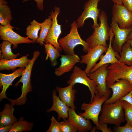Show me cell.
<instances>
[{"instance_id": "cell-5", "label": "cell", "mask_w": 132, "mask_h": 132, "mask_svg": "<svg viewBox=\"0 0 132 132\" xmlns=\"http://www.w3.org/2000/svg\"><path fill=\"white\" fill-rule=\"evenodd\" d=\"M108 99L98 93L96 94L91 103L88 104L84 103L81 104V109L85 112L79 113L78 114L86 119L91 120L98 130L99 126V116L102 110V106Z\"/></svg>"}, {"instance_id": "cell-20", "label": "cell", "mask_w": 132, "mask_h": 132, "mask_svg": "<svg viewBox=\"0 0 132 132\" xmlns=\"http://www.w3.org/2000/svg\"><path fill=\"white\" fill-rule=\"evenodd\" d=\"M74 86L70 84L65 87H56L55 90L59 94L60 99L69 107L75 110L76 107L74 104L76 99V89L73 88Z\"/></svg>"}, {"instance_id": "cell-14", "label": "cell", "mask_w": 132, "mask_h": 132, "mask_svg": "<svg viewBox=\"0 0 132 132\" xmlns=\"http://www.w3.org/2000/svg\"><path fill=\"white\" fill-rule=\"evenodd\" d=\"M108 47L98 45L90 48L86 54L81 56V59L80 62L81 64L84 63L87 65L84 70L87 75L90 73L101 55L107 50Z\"/></svg>"}, {"instance_id": "cell-13", "label": "cell", "mask_w": 132, "mask_h": 132, "mask_svg": "<svg viewBox=\"0 0 132 132\" xmlns=\"http://www.w3.org/2000/svg\"><path fill=\"white\" fill-rule=\"evenodd\" d=\"M112 17L121 29H127L132 25V12L123 4L114 3L112 9Z\"/></svg>"}, {"instance_id": "cell-15", "label": "cell", "mask_w": 132, "mask_h": 132, "mask_svg": "<svg viewBox=\"0 0 132 132\" xmlns=\"http://www.w3.org/2000/svg\"><path fill=\"white\" fill-rule=\"evenodd\" d=\"M112 91L111 97L108 99L104 103H114L132 91V83L129 81L120 79L110 87Z\"/></svg>"}, {"instance_id": "cell-30", "label": "cell", "mask_w": 132, "mask_h": 132, "mask_svg": "<svg viewBox=\"0 0 132 132\" xmlns=\"http://www.w3.org/2000/svg\"><path fill=\"white\" fill-rule=\"evenodd\" d=\"M12 44L7 41H3L0 44V58L10 59L16 58L19 53L14 54L11 48Z\"/></svg>"}, {"instance_id": "cell-38", "label": "cell", "mask_w": 132, "mask_h": 132, "mask_svg": "<svg viewBox=\"0 0 132 132\" xmlns=\"http://www.w3.org/2000/svg\"><path fill=\"white\" fill-rule=\"evenodd\" d=\"M123 4L132 12V0H122Z\"/></svg>"}, {"instance_id": "cell-23", "label": "cell", "mask_w": 132, "mask_h": 132, "mask_svg": "<svg viewBox=\"0 0 132 132\" xmlns=\"http://www.w3.org/2000/svg\"><path fill=\"white\" fill-rule=\"evenodd\" d=\"M13 106L9 103L5 104L3 109L0 112V127L13 124L17 121L13 114L15 110Z\"/></svg>"}, {"instance_id": "cell-31", "label": "cell", "mask_w": 132, "mask_h": 132, "mask_svg": "<svg viewBox=\"0 0 132 132\" xmlns=\"http://www.w3.org/2000/svg\"><path fill=\"white\" fill-rule=\"evenodd\" d=\"M125 120L127 124L132 126V105L127 102L124 101L123 105Z\"/></svg>"}, {"instance_id": "cell-40", "label": "cell", "mask_w": 132, "mask_h": 132, "mask_svg": "<svg viewBox=\"0 0 132 132\" xmlns=\"http://www.w3.org/2000/svg\"><path fill=\"white\" fill-rule=\"evenodd\" d=\"M114 4H123L122 0H111Z\"/></svg>"}, {"instance_id": "cell-42", "label": "cell", "mask_w": 132, "mask_h": 132, "mask_svg": "<svg viewBox=\"0 0 132 132\" xmlns=\"http://www.w3.org/2000/svg\"><path fill=\"white\" fill-rule=\"evenodd\" d=\"M126 42L129 43L132 47V39L128 40Z\"/></svg>"}, {"instance_id": "cell-41", "label": "cell", "mask_w": 132, "mask_h": 132, "mask_svg": "<svg viewBox=\"0 0 132 132\" xmlns=\"http://www.w3.org/2000/svg\"><path fill=\"white\" fill-rule=\"evenodd\" d=\"M132 31L131 33L129 34L128 36L127 41L129 40L132 39Z\"/></svg>"}, {"instance_id": "cell-17", "label": "cell", "mask_w": 132, "mask_h": 132, "mask_svg": "<svg viewBox=\"0 0 132 132\" xmlns=\"http://www.w3.org/2000/svg\"><path fill=\"white\" fill-rule=\"evenodd\" d=\"M60 60L61 65L55 69L54 73L57 76H61L64 73L70 71L75 65L80 62V59L75 54L73 55L66 54L61 55Z\"/></svg>"}, {"instance_id": "cell-11", "label": "cell", "mask_w": 132, "mask_h": 132, "mask_svg": "<svg viewBox=\"0 0 132 132\" xmlns=\"http://www.w3.org/2000/svg\"><path fill=\"white\" fill-rule=\"evenodd\" d=\"M112 19L110 27L114 36L112 41V47L115 51L120 53L123 45L127 42L128 36L131 32L132 26L128 28H121L112 17Z\"/></svg>"}, {"instance_id": "cell-9", "label": "cell", "mask_w": 132, "mask_h": 132, "mask_svg": "<svg viewBox=\"0 0 132 132\" xmlns=\"http://www.w3.org/2000/svg\"><path fill=\"white\" fill-rule=\"evenodd\" d=\"M109 65V64L104 65L87 75L90 79L96 83L98 93L108 99L111 94V91L106 84V78L109 71L107 67Z\"/></svg>"}, {"instance_id": "cell-12", "label": "cell", "mask_w": 132, "mask_h": 132, "mask_svg": "<svg viewBox=\"0 0 132 132\" xmlns=\"http://www.w3.org/2000/svg\"><path fill=\"white\" fill-rule=\"evenodd\" d=\"M14 28H15L12 26L11 24L4 26L0 24V39L8 41L11 43L13 45V49L17 48L18 44L34 43L28 37L22 36L14 32L12 29Z\"/></svg>"}, {"instance_id": "cell-18", "label": "cell", "mask_w": 132, "mask_h": 132, "mask_svg": "<svg viewBox=\"0 0 132 132\" xmlns=\"http://www.w3.org/2000/svg\"><path fill=\"white\" fill-rule=\"evenodd\" d=\"M68 117L67 119L72 122L79 132H85L93 130L90 120L86 119L77 114L75 110L69 108Z\"/></svg>"}, {"instance_id": "cell-43", "label": "cell", "mask_w": 132, "mask_h": 132, "mask_svg": "<svg viewBox=\"0 0 132 132\" xmlns=\"http://www.w3.org/2000/svg\"></svg>"}, {"instance_id": "cell-24", "label": "cell", "mask_w": 132, "mask_h": 132, "mask_svg": "<svg viewBox=\"0 0 132 132\" xmlns=\"http://www.w3.org/2000/svg\"><path fill=\"white\" fill-rule=\"evenodd\" d=\"M5 0H0V23L2 26L11 24L12 19L11 11Z\"/></svg>"}, {"instance_id": "cell-7", "label": "cell", "mask_w": 132, "mask_h": 132, "mask_svg": "<svg viewBox=\"0 0 132 132\" xmlns=\"http://www.w3.org/2000/svg\"><path fill=\"white\" fill-rule=\"evenodd\" d=\"M101 0H88L83 6L84 11L77 20L78 28L82 27L85 21L89 18L92 19L93 24V29L98 27L99 23L98 22V19L100 13L101 9L98 8V4Z\"/></svg>"}, {"instance_id": "cell-35", "label": "cell", "mask_w": 132, "mask_h": 132, "mask_svg": "<svg viewBox=\"0 0 132 132\" xmlns=\"http://www.w3.org/2000/svg\"><path fill=\"white\" fill-rule=\"evenodd\" d=\"M99 126L98 130L101 131L102 132H112V130L110 127L108 128L107 124L102 123L99 124Z\"/></svg>"}, {"instance_id": "cell-32", "label": "cell", "mask_w": 132, "mask_h": 132, "mask_svg": "<svg viewBox=\"0 0 132 132\" xmlns=\"http://www.w3.org/2000/svg\"><path fill=\"white\" fill-rule=\"evenodd\" d=\"M62 132H76L77 129L74 125L67 119L60 122Z\"/></svg>"}, {"instance_id": "cell-22", "label": "cell", "mask_w": 132, "mask_h": 132, "mask_svg": "<svg viewBox=\"0 0 132 132\" xmlns=\"http://www.w3.org/2000/svg\"><path fill=\"white\" fill-rule=\"evenodd\" d=\"M29 55L22 56L19 59H0V70H12L16 67L25 68L28 64L31 59L28 58Z\"/></svg>"}, {"instance_id": "cell-28", "label": "cell", "mask_w": 132, "mask_h": 132, "mask_svg": "<svg viewBox=\"0 0 132 132\" xmlns=\"http://www.w3.org/2000/svg\"><path fill=\"white\" fill-rule=\"evenodd\" d=\"M30 23L26 28V34L30 39L35 43L39 37L38 33L41 29V23L34 20L30 22Z\"/></svg>"}, {"instance_id": "cell-33", "label": "cell", "mask_w": 132, "mask_h": 132, "mask_svg": "<svg viewBox=\"0 0 132 132\" xmlns=\"http://www.w3.org/2000/svg\"><path fill=\"white\" fill-rule=\"evenodd\" d=\"M46 132H62L60 122H58L53 116L51 119V125Z\"/></svg>"}, {"instance_id": "cell-37", "label": "cell", "mask_w": 132, "mask_h": 132, "mask_svg": "<svg viewBox=\"0 0 132 132\" xmlns=\"http://www.w3.org/2000/svg\"><path fill=\"white\" fill-rule=\"evenodd\" d=\"M34 0L37 3V6L38 10L42 11L44 9L43 1L44 0H23L22 2L23 3L30 0Z\"/></svg>"}, {"instance_id": "cell-10", "label": "cell", "mask_w": 132, "mask_h": 132, "mask_svg": "<svg viewBox=\"0 0 132 132\" xmlns=\"http://www.w3.org/2000/svg\"><path fill=\"white\" fill-rule=\"evenodd\" d=\"M60 11V8L55 6L54 10L50 12L52 24L44 39V42L52 45L60 52H61L63 50L59 44L58 39L62 31L61 25L58 24L57 20V16Z\"/></svg>"}, {"instance_id": "cell-6", "label": "cell", "mask_w": 132, "mask_h": 132, "mask_svg": "<svg viewBox=\"0 0 132 132\" xmlns=\"http://www.w3.org/2000/svg\"><path fill=\"white\" fill-rule=\"evenodd\" d=\"M107 68L109 70L106 78L107 85L109 88L116 81L120 79L129 81L132 83V65L128 66L123 63L110 64Z\"/></svg>"}, {"instance_id": "cell-2", "label": "cell", "mask_w": 132, "mask_h": 132, "mask_svg": "<svg viewBox=\"0 0 132 132\" xmlns=\"http://www.w3.org/2000/svg\"><path fill=\"white\" fill-rule=\"evenodd\" d=\"M40 54V52L38 51L34 52L33 56L28 65L25 68L23 71L21 77L19 80L14 85L15 87L18 86L20 83H22V93L20 97L15 99H8L10 104L13 106L24 104L27 101V95L28 93L31 92L32 89L31 77V72L33 64Z\"/></svg>"}, {"instance_id": "cell-21", "label": "cell", "mask_w": 132, "mask_h": 132, "mask_svg": "<svg viewBox=\"0 0 132 132\" xmlns=\"http://www.w3.org/2000/svg\"><path fill=\"white\" fill-rule=\"evenodd\" d=\"M53 104L52 107L47 110L48 112L54 111L58 115V120L59 121L62 118L65 120L68 117V107L60 99L56 94L55 89L54 90L52 93Z\"/></svg>"}, {"instance_id": "cell-1", "label": "cell", "mask_w": 132, "mask_h": 132, "mask_svg": "<svg viewBox=\"0 0 132 132\" xmlns=\"http://www.w3.org/2000/svg\"><path fill=\"white\" fill-rule=\"evenodd\" d=\"M124 102L119 99L114 103H104L99 123L113 124L117 126L124 122L125 119L123 108Z\"/></svg>"}, {"instance_id": "cell-39", "label": "cell", "mask_w": 132, "mask_h": 132, "mask_svg": "<svg viewBox=\"0 0 132 132\" xmlns=\"http://www.w3.org/2000/svg\"><path fill=\"white\" fill-rule=\"evenodd\" d=\"M13 124H11L5 126L1 127H0V132H8L11 129Z\"/></svg>"}, {"instance_id": "cell-29", "label": "cell", "mask_w": 132, "mask_h": 132, "mask_svg": "<svg viewBox=\"0 0 132 132\" xmlns=\"http://www.w3.org/2000/svg\"><path fill=\"white\" fill-rule=\"evenodd\" d=\"M52 24V18L51 15H50L41 23L39 35L36 42L39 44L41 46H43L44 45V39Z\"/></svg>"}, {"instance_id": "cell-3", "label": "cell", "mask_w": 132, "mask_h": 132, "mask_svg": "<svg viewBox=\"0 0 132 132\" xmlns=\"http://www.w3.org/2000/svg\"><path fill=\"white\" fill-rule=\"evenodd\" d=\"M98 18L100 22L99 26L94 29L92 34L86 40L90 46V49L98 45L108 47L106 41L109 40L110 27L109 26L108 17L106 12L102 10Z\"/></svg>"}, {"instance_id": "cell-36", "label": "cell", "mask_w": 132, "mask_h": 132, "mask_svg": "<svg viewBox=\"0 0 132 132\" xmlns=\"http://www.w3.org/2000/svg\"><path fill=\"white\" fill-rule=\"evenodd\" d=\"M132 91L129 92L125 96L121 98L120 100L126 101L132 105Z\"/></svg>"}, {"instance_id": "cell-34", "label": "cell", "mask_w": 132, "mask_h": 132, "mask_svg": "<svg viewBox=\"0 0 132 132\" xmlns=\"http://www.w3.org/2000/svg\"><path fill=\"white\" fill-rule=\"evenodd\" d=\"M114 131L116 132H132V126L127 124L124 126H116Z\"/></svg>"}, {"instance_id": "cell-16", "label": "cell", "mask_w": 132, "mask_h": 132, "mask_svg": "<svg viewBox=\"0 0 132 132\" xmlns=\"http://www.w3.org/2000/svg\"><path fill=\"white\" fill-rule=\"evenodd\" d=\"M114 36V34L110 28L109 42L108 49L105 52L106 53L104 55L102 54L101 55L100 58V61L96 64L94 67L91 70L90 73L94 72L99 67L104 65L120 63L119 60L120 57L119 53L115 51L112 47V41Z\"/></svg>"}, {"instance_id": "cell-27", "label": "cell", "mask_w": 132, "mask_h": 132, "mask_svg": "<svg viewBox=\"0 0 132 132\" xmlns=\"http://www.w3.org/2000/svg\"><path fill=\"white\" fill-rule=\"evenodd\" d=\"M45 51L47 56L45 60L49 58L50 61L51 65L55 66L57 64V59L61 56L60 52L52 45L47 43L44 44Z\"/></svg>"}, {"instance_id": "cell-8", "label": "cell", "mask_w": 132, "mask_h": 132, "mask_svg": "<svg viewBox=\"0 0 132 132\" xmlns=\"http://www.w3.org/2000/svg\"><path fill=\"white\" fill-rule=\"evenodd\" d=\"M77 83L83 84L88 87L91 95L89 103H91L96 94L98 93L97 89V84L94 80L89 78L85 70H83L80 67L75 66L73 68V72L67 83L69 85L72 84L74 86Z\"/></svg>"}, {"instance_id": "cell-25", "label": "cell", "mask_w": 132, "mask_h": 132, "mask_svg": "<svg viewBox=\"0 0 132 132\" xmlns=\"http://www.w3.org/2000/svg\"><path fill=\"white\" fill-rule=\"evenodd\" d=\"M119 60L120 62L127 66L132 65V47L126 42L123 45Z\"/></svg>"}, {"instance_id": "cell-19", "label": "cell", "mask_w": 132, "mask_h": 132, "mask_svg": "<svg viewBox=\"0 0 132 132\" xmlns=\"http://www.w3.org/2000/svg\"><path fill=\"white\" fill-rule=\"evenodd\" d=\"M25 68H20L13 73L9 74L0 73V87L2 88L0 93V101L6 98L8 99L6 95V91L9 86L16 78L21 76Z\"/></svg>"}, {"instance_id": "cell-4", "label": "cell", "mask_w": 132, "mask_h": 132, "mask_svg": "<svg viewBox=\"0 0 132 132\" xmlns=\"http://www.w3.org/2000/svg\"><path fill=\"white\" fill-rule=\"evenodd\" d=\"M70 26L71 29L69 33L58 40L59 45L66 54H75L74 48L78 45H82L83 47V51L87 53L90 49V46L80 37L78 31L77 22L74 21Z\"/></svg>"}, {"instance_id": "cell-26", "label": "cell", "mask_w": 132, "mask_h": 132, "mask_svg": "<svg viewBox=\"0 0 132 132\" xmlns=\"http://www.w3.org/2000/svg\"><path fill=\"white\" fill-rule=\"evenodd\" d=\"M24 119L23 117H20L18 121L13 124L9 132H26L31 131L34 126L33 123L24 120Z\"/></svg>"}]
</instances>
